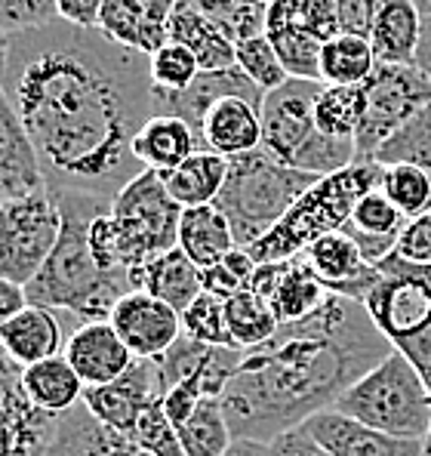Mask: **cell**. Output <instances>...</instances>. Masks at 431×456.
Returning a JSON list of instances; mask_svg holds the SVG:
<instances>
[{
  "label": "cell",
  "mask_w": 431,
  "mask_h": 456,
  "mask_svg": "<svg viewBox=\"0 0 431 456\" xmlns=\"http://www.w3.org/2000/svg\"><path fill=\"white\" fill-rule=\"evenodd\" d=\"M0 86L35 142L46 191L111 204L145 173L133 142L158 114L148 56L59 19L10 37Z\"/></svg>",
  "instance_id": "obj_1"
},
{
  "label": "cell",
  "mask_w": 431,
  "mask_h": 456,
  "mask_svg": "<svg viewBox=\"0 0 431 456\" xmlns=\"http://www.w3.org/2000/svg\"><path fill=\"white\" fill-rule=\"evenodd\" d=\"M392 352L367 305L329 293L318 312L281 324L272 339L244 352L222 395L232 435L272 444L278 435L333 411Z\"/></svg>",
  "instance_id": "obj_2"
},
{
  "label": "cell",
  "mask_w": 431,
  "mask_h": 456,
  "mask_svg": "<svg viewBox=\"0 0 431 456\" xmlns=\"http://www.w3.org/2000/svg\"><path fill=\"white\" fill-rule=\"evenodd\" d=\"M53 198L62 213V232H59V244L50 253L46 265L25 287L28 305L69 312L80 324L108 321L118 299L133 290L124 278L105 274L90 250V225L96 223V216L111 210V204L74 191L53 194Z\"/></svg>",
  "instance_id": "obj_3"
},
{
  "label": "cell",
  "mask_w": 431,
  "mask_h": 456,
  "mask_svg": "<svg viewBox=\"0 0 431 456\" xmlns=\"http://www.w3.org/2000/svg\"><path fill=\"white\" fill-rule=\"evenodd\" d=\"M382 185V167L376 160H354L352 167L339 173L321 176L312 185L272 232L250 247V256L256 265L281 263V259L302 256L314 240L323 234L342 232L352 219L354 207L363 194Z\"/></svg>",
  "instance_id": "obj_4"
},
{
  "label": "cell",
  "mask_w": 431,
  "mask_h": 456,
  "mask_svg": "<svg viewBox=\"0 0 431 456\" xmlns=\"http://www.w3.org/2000/svg\"><path fill=\"white\" fill-rule=\"evenodd\" d=\"M321 90V80L289 77L284 86L265 93L259 109L262 149L281 164L318 179L346 170L358 160L352 139L323 136L314 124V102Z\"/></svg>",
  "instance_id": "obj_5"
},
{
  "label": "cell",
  "mask_w": 431,
  "mask_h": 456,
  "mask_svg": "<svg viewBox=\"0 0 431 456\" xmlns=\"http://www.w3.org/2000/svg\"><path fill=\"white\" fill-rule=\"evenodd\" d=\"M314 183L318 176L281 164L259 145L250 154L228 160V176L216 198V207L225 213L238 247L250 250L256 240L265 238L287 216L289 207Z\"/></svg>",
  "instance_id": "obj_6"
},
{
  "label": "cell",
  "mask_w": 431,
  "mask_h": 456,
  "mask_svg": "<svg viewBox=\"0 0 431 456\" xmlns=\"http://www.w3.org/2000/svg\"><path fill=\"white\" fill-rule=\"evenodd\" d=\"M333 411L379 428L394 438L428 441L431 435V395L422 373L392 352L382 364H376L367 377H361L336 401Z\"/></svg>",
  "instance_id": "obj_7"
},
{
  "label": "cell",
  "mask_w": 431,
  "mask_h": 456,
  "mask_svg": "<svg viewBox=\"0 0 431 456\" xmlns=\"http://www.w3.org/2000/svg\"><path fill=\"white\" fill-rule=\"evenodd\" d=\"M118 234V253L124 272L133 274L142 268L148 259L173 250L179 240L182 207L170 198L160 173L145 170L126 185L108 210Z\"/></svg>",
  "instance_id": "obj_8"
},
{
  "label": "cell",
  "mask_w": 431,
  "mask_h": 456,
  "mask_svg": "<svg viewBox=\"0 0 431 456\" xmlns=\"http://www.w3.org/2000/svg\"><path fill=\"white\" fill-rule=\"evenodd\" d=\"M376 268L379 284L363 305L394 352H403L431 330V268L403 263L394 253Z\"/></svg>",
  "instance_id": "obj_9"
},
{
  "label": "cell",
  "mask_w": 431,
  "mask_h": 456,
  "mask_svg": "<svg viewBox=\"0 0 431 456\" xmlns=\"http://www.w3.org/2000/svg\"><path fill=\"white\" fill-rule=\"evenodd\" d=\"M62 213L50 191L0 200V278L28 287L59 244Z\"/></svg>",
  "instance_id": "obj_10"
},
{
  "label": "cell",
  "mask_w": 431,
  "mask_h": 456,
  "mask_svg": "<svg viewBox=\"0 0 431 456\" xmlns=\"http://www.w3.org/2000/svg\"><path fill=\"white\" fill-rule=\"evenodd\" d=\"M363 99L367 109L354 136V151L358 160H373V154L431 102V77L416 65L379 62L363 80Z\"/></svg>",
  "instance_id": "obj_11"
},
{
  "label": "cell",
  "mask_w": 431,
  "mask_h": 456,
  "mask_svg": "<svg viewBox=\"0 0 431 456\" xmlns=\"http://www.w3.org/2000/svg\"><path fill=\"white\" fill-rule=\"evenodd\" d=\"M56 419L25 398L22 367L0 348V456H46Z\"/></svg>",
  "instance_id": "obj_12"
},
{
  "label": "cell",
  "mask_w": 431,
  "mask_h": 456,
  "mask_svg": "<svg viewBox=\"0 0 431 456\" xmlns=\"http://www.w3.org/2000/svg\"><path fill=\"white\" fill-rule=\"evenodd\" d=\"M240 358H244L240 348L207 346V342H198L182 333L176 346L154 364H158L160 388L188 386L200 398H222L234 370H238Z\"/></svg>",
  "instance_id": "obj_13"
},
{
  "label": "cell",
  "mask_w": 431,
  "mask_h": 456,
  "mask_svg": "<svg viewBox=\"0 0 431 456\" xmlns=\"http://www.w3.org/2000/svg\"><path fill=\"white\" fill-rule=\"evenodd\" d=\"M108 324L114 327L133 358L158 361L176 346L182 337V314L145 290H130L118 299Z\"/></svg>",
  "instance_id": "obj_14"
},
{
  "label": "cell",
  "mask_w": 431,
  "mask_h": 456,
  "mask_svg": "<svg viewBox=\"0 0 431 456\" xmlns=\"http://www.w3.org/2000/svg\"><path fill=\"white\" fill-rule=\"evenodd\" d=\"M160 395V377L154 361H133V367L105 386H86L80 404L93 413L102 426L130 438L145 407Z\"/></svg>",
  "instance_id": "obj_15"
},
{
  "label": "cell",
  "mask_w": 431,
  "mask_h": 456,
  "mask_svg": "<svg viewBox=\"0 0 431 456\" xmlns=\"http://www.w3.org/2000/svg\"><path fill=\"white\" fill-rule=\"evenodd\" d=\"M250 290L272 308L278 324H293V321L308 318L329 297L321 287V281L314 278V272L308 268L305 256L256 265Z\"/></svg>",
  "instance_id": "obj_16"
},
{
  "label": "cell",
  "mask_w": 431,
  "mask_h": 456,
  "mask_svg": "<svg viewBox=\"0 0 431 456\" xmlns=\"http://www.w3.org/2000/svg\"><path fill=\"white\" fill-rule=\"evenodd\" d=\"M176 0H102L99 31L111 44L151 56L170 40V19Z\"/></svg>",
  "instance_id": "obj_17"
},
{
  "label": "cell",
  "mask_w": 431,
  "mask_h": 456,
  "mask_svg": "<svg viewBox=\"0 0 431 456\" xmlns=\"http://www.w3.org/2000/svg\"><path fill=\"white\" fill-rule=\"evenodd\" d=\"M302 256H305L308 268L321 281L323 290L333 297H348L363 303L370 290L379 284V268L363 259L361 247L346 232L323 234Z\"/></svg>",
  "instance_id": "obj_18"
},
{
  "label": "cell",
  "mask_w": 431,
  "mask_h": 456,
  "mask_svg": "<svg viewBox=\"0 0 431 456\" xmlns=\"http://www.w3.org/2000/svg\"><path fill=\"white\" fill-rule=\"evenodd\" d=\"M40 191H46V179L37 149L16 105L0 86V200L31 198Z\"/></svg>",
  "instance_id": "obj_19"
},
{
  "label": "cell",
  "mask_w": 431,
  "mask_h": 456,
  "mask_svg": "<svg viewBox=\"0 0 431 456\" xmlns=\"http://www.w3.org/2000/svg\"><path fill=\"white\" fill-rule=\"evenodd\" d=\"M305 428L333 456H426V441L394 438L339 411L318 413L305 422Z\"/></svg>",
  "instance_id": "obj_20"
},
{
  "label": "cell",
  "mask_w": 431,
  "mask_h": 456,
  "mask_svg": "<svg viewBox=\"0 0 431 456\" xmlns=\"http://www.w3.org/2000/svg\"><path fill=\"white\" fill-rule=\"evenodd\" d=\"M62 354L84 386L114 382L118 377H124L133 367V361H136L108 321H86L77 330H71Z\"/></svg>",
  "instance_id": "obj_21"
},
{
  "label": "cell",
  "mask_w": 431,
  "mask_h": 456,
  "mask_svg": "<svg viewBox=\"0 0 431 456\" xmlns=\"http://www.w3.org/2000/svg\"><path fill=\"white\" fill-rule=\"evenodd\" d=\"M225 96H244V99H250V102L262 105L265 93H262L259 86H256L253 80L238 69V65L222 69V71H200L198 80L182 93H158L154 90L158 114H173V118L185 120V124L194 130V136L200 133V120H204L207 109Z\"/></svg>",
  "instance_id": "obj_22"
},
{
  "label": "cell",
  "mask_w": 431,
  "mask_h": 456,
  "mask_svg": "<svg viewBox=\"0 0 431 456\" xmlns=\"http://www.w3.org/2000/svg\"><path fill=\"white\" fill-rule=\"evenodd\" d=\"M259 102L244 96H225L207 109L200 120V149L232 160L250 154L262 145V118Z\"/></svg>",
  "instance_id": "obj_23"
},
{
  "label": "cell",
  "mask_w": 431,
  "mask_h": 456,
  "mask_svg": "<svg viewBox=\"0 0 431 456\" xmlns=\"http://www.w3.org/2000/svg\"><path fill=\"white\" fill-rule=\"evenodd\" d=\"M46 456H151L126 435L102 426L84 404L56 419Z\"/></svg>",
  "instance_id": "obj_24"
},
{
  "label": "cell",
  "mask_w": 431,
  "mask_h": 456,
  "mask_svg": "<svg viewBox=\"0 0 431 456\" xmlns=\"http://www.w3.org/2000/svg\"><path fill=\"white\" fill-rule=\"evenodd\" d=\"M62 321L53 308L25 305L12 321L0 327V348L10 354L12 364L25 367L40 364L46 358H56L65 348Z\"/></svg>",
  "instance_id": "obj_25"
},
{
  "label": "cell",
  "mask_w": 431,
  "mask_h": 456,
  "mask_svg": "<svg viewBox=\"0 0 431 456\" xmlns=\"http://www.w3.org/2000/svg\"><path fill=\"white\" fill-rule=\"evenodd\" d=\"M403 225H407V216L386 198V191L373 189L358 200L352 219L342 232L361 247L363 259L370 265H379L382 259L394 253Z\"/></svg>",
  "instance_id": "obj_26"
},
{
  "label": "cell",
  "mask_w": 431,
  "mask_h": 456,
  "mask_svg": "<svg viewBox=\"0 0 431 456\" xmlns=\"http://www.w3.org/2000/svg\"><path fill=\"white\" fill-rule=\"evenodd\" d=\"M133 290H145L148 297L160 299V303H167L182 314L204 293V281H200V268L179 247H173V250L148 259L133 274Z\"/></svg>",
  "instance_id": "obj_27"
},
{
  "label": "cell",
  "mask_w": 431,
  "mask_h": 456,
  "mask_svg": "<svg viewBox=\"0 0 431 456\" xmlns=\"http://www.w3.org/2000/svg\"><path fill=\"white\" fill-rule=\"evenodd\" d=\"M265 37L272 40L281 65L296 80H321V50L323 44L312 37L299 22L289 0H274L265 16Z\"/></svg>",
  "instance_id": "obj_28"
},
{
  "label": "cell",
  "mask_w": 431,
  "mask_h": 456,
  "mask_svg": "<svg viewBox=\"0 0 431 456\" xmlns=\"http://www.w3.org/2000/svg\"><path fill=\"white\" fill-rule=\"evenodd\" d=\"M422 37V12L416 0H379L370 46L376 62L388 65H413Z\"/></svg>",
  "instance_id": "obj_29"
},
{
  "label": "cell",
  "mask_w": 431,
  "mask_h": 456,
  "mask_svg": "<svg viewBox=\"0 0 431 456\" xmlns=\"http://www.w3.org/2000/svg\"><path fill=\"white\" fill-rule=\"evenodd\" d=\"M198 151H204L200 149V139L194 136V130L185 120L173 118V114L148 118L145 126L139 130L136 142H133V154L139 158V164L154 173L176 170L182 160H188Z\"/></svg>",
  "instance_id": "obj_30"
},
{
  "label": "cell",
  "mask_w": 431,
  "mask_h": 456,
  "mask_svg": "<svg viewBox=\"0 0 431 456\" xmlns=\"http://www.w3.org/2000/svg\"><path fill=\"white\" fill-rule=\"evenodd\" d=\"M84 382L74 373V367L65 361V354L46 358L40 364H31L22 370V392L37 411L50 417H65L69 411L84 401Z\"/></svg>",
  "instance_id": "obj_31"
},
{
  "label": "cell",
  "mask_w": 431,
  "mask_h": 456,
  "mask_svg": "<svg viewBox=\"0 0 431 456\" xmlns=\"http://www.w3.org/2000/svg\"><path fill=\"white\" fill-rule=\"evenodd\" d=\"M176 247L198 268H207L219 263L222 256H228L232 250H238V240H234V232L228 225L225 213L216 204H207L182 210Z\"/></svg>",
  "instance_id": "obj_32"
},
{
  "label": "cell",
  "mask_w": 431,
  "mask_h": 456,
  "mask_svg": "<svg viewBox=\"0 0 431 456\" xmlns=\"http://www.w3.org/2000/svg\"><path fill=\"white\" fill-rule=\"evenodd\" d=\"M170 40L182 44L198 59L200 71H222L234 65V40L182 0H176V10L170 19Z\"/></svg>",
  "instance_id": "obj_33"
},
{
  "label": "cell",
  "mask_w": 431,
  "mask_h": 456,
  "mask_svg": "<svg viewBox=\"0 0 431 456\" xmlns=\"http://www.w3.org/2000/svg\"><path fill=\"white\" fill-rule=\"evenodd\" d=\"M225 176H228V160L213 151H198L188 160H182L176 170L160 173L167 191H170V198L176 200L182 210L216 204L222 185H225Z\"/></svg>",
  "instance_id": "obj_34"
},
{
  "label": "cell",
  "mask_w": 431,
  "mask_h": 456,
  "mask_svg": "<svg viewBox=\"0 0 431 456\" xmlns=\"http://www.w3.org/2000/svg\"><path fill=\"white\" fill-rule=\"evenodd\" d=\"M376 53L370 40L336 35L323 44L321 50V84L327 86H361L363 80L373 75Z\"/></svg>",
  "instance_id": "obj_35"
},
{
  "label": "cell",
  "mask_w": 431,
  "mask_h": 456,
  "mask_svg": "<svg viewBox=\"0 0 431 456\" xmlns=\"http://www.w3.org/2000/svg\"><path fill=\"white\" fill-rule=\"evenodd\" d=\"M185 456H225L234 435L228 426L222 398H200L194 413L176 428Z\"/></svg>",
  "instance_id": "obj_36"
},
{
  "label": "cell",
  "mask_w": 431,
  "mask_h": 456,
  "mask_svg": "<svg viewBox=\"0 0 431 456\" xmlns=\"http://www.w3.org/2000/svg\"><path fill=\"white\" fill-rule=\"evenodd\" d=\"M363 109H367V99H363V84L361 86H327L323 84L318 102H314V124L323 136L333 139H352L358 136Z\"/></svg>",
  "instance_id": "obj_37"
},
{
  "label": "cell",
  "mask_w": 431,
  "mask_h": 456,
  "mask_svg": "<svg viewBox=\"0 0 431 456\" xmlns=\"http://www.w3.org/2000/svg\"><path fill=\"white\" fill-rule=\"evenodd\" d=\"M225 321L234 348H240V352L259 348L262 342H268L281 330L274 312L253 290H244L238 297L225 299Z\"/></svg>",
  "instance_id": "obj_38"
},
{
  "label": "cell",
  "mask_w": 431,
  "mask_h": 456,
  "mask_svg": "<svg viewBox=\"0 0 431 456\" xmlns=\"http://www.w3.org/2000/svg\"><path fill=\"white\" fill-rule=\"evenodd\" d=\"M373 160L379 167L410 164V167H422V170L431 173V102L416 114L413 120H407V124L373 154Z\"/></svg>",
  "instance_id": "obj_39"
},
{
  "label": "cell",
  "mask_w": 431,
  "mask_h": 456,
  "mask_svg": "<svg viewBox=\"0 0 431 456\" xmlns=\"http://www.w3.org/2000/svg\"><path fill=\"white\" fill-rule=\"evenodd\" d=\"M382 191L407 219L431 213V173L422 167L394 164L382 167Z\"/></svg>",
  "instance_id": "obj_40"
},
{
  "label": "cell",
  "mask_w": 431,
  "mask_h": 456,
  "mask_svg": "<svg viewBox=\"0 0 431 456\" xmlns=\"http://www.w3.org/2000/svg\"><path fill=\"white\" fill-rule=\"evenodd\" d=\"M182 4H188L200 16H207L210 22L219 25L234 44L256 35H265L268 6H244L238 0H182Z\"/></svg>",
  "instance_id": "obj_41"
},
{
  "label": "cell",
  "mask_w": 431,
  "mask_h": 456,
  "mask_svg": "<svg viewBox=\"0 0 431 456\" xmlns=\"http://www.w3.org/2000/svg\"><path fill=\"white\" fill-rule=\"evenodd\" d=\"M234 65H238V69L244 71L262 93L278 90V86H284L289 80V75L278 59V53H274L272 40L265 35L238 40V44H234Z\"/></svg>",
  "instance_id": "obj_42"
},
{
  "label": "cell",
  "mask_w": 431,
  "mask_h": 456,
  "mask_svg": "<svg viewBox=\"0 0 431 456\" xmlns=\"http://www.w3.org/2000/svg\"><path fill=\"white\" fill-rule=\"evenodd\" d=\"M148 71H151V84L158 93H182L198 80L200 65L182 44L167 40L158 53L148 56Z\"/></svg>",
  "instance_id": "obj_43"
},
{
  "label": "cell",
  "mask_w": 431,
  "mask_h": 456,
  "mask_svg": "<svg viewBox=\"0 0 431 456\" xmlns=\"http://www.w3.org/2000/svg\"><path fill=\"white\" fill-rule=\"evenodd\" d=\"M253 272H256L253 256L244 250V247H238V250H232L228 256H222L219 263L200 268L204 293H210V297H216V299H222V303H225V299L238 297V293L250 290Z\"/></svg>",
  "instance_id": "obj_44"
},
{
  "label": "cell",
  "mask_w": 431,
  "mask_h": 456,
  "mask_svg": "<svg viewBox=\"0 0 431 456\" xmlns=\"http://www.w3.org/2000/svg\"><path fill=\"white\" fill-rule=\"evenodd\" d=\"M182 333L198 342H207V346L234 348L232 333H228V321H225V303L210 297V293H200V297L182 312Z\"/></svg>",
  "instance_id": "obj_45"
},
{
  "label": "cell",
  "mask_w": 431,
  "mask_h": 456,
  "mask_svg": "<svg viewBox=\"0 0 431 456\" xmlns=\"http://www.w3.org/2000/svg\"><path fill=\"white\" fill-rule=\"evenodd\" d=\"M130 438L151 456H185L176 428H173V422L167 419L164 398H160V395L145 407V413L139 417Z\"/></svg>",
  "instance_id": "obj_46"
},
{
  "label": "cell",
  "mask_w": 431,
  "mask_h": 456,
  "mask_svg": "<svg viewBox=\"0 0 431 456\" xmlns=\"http://www.w3.org/2000/svg\"><path fill=\"white\" fill-rule=\"evenodd\" d=\"M50 22H59L56 0H0V31L10 37L44 28Z\"/></svg>",
  "instance_id": "obj_47"
},
{
  "label": "cell",
  "mask_w": 431,
  "mask_h": 456,
  "mask_svg": "<svg viewBox=\"0 0 431 456\" xmlns=\"http://www.w3.org/2000/svg\"><path fill=\"white\" fill-rule=\"evenodd\" d=\"M296 12V22L327 44L329 37L339 35V19H336V0H289Z\"/></svg>",
  "instance_id": "obj_48"
},
{
  "label": "cell",
  "mask_w": 431,
  "mask_h": 456,
  "mask_svg": "<svg viewBox=\"0 0 431 456\" xmlns=\"http://www.w3.org/2000/svg\"><path fill=\"white\" fill-rule=\"evenodd\" d=\"M394 256H401L403 263L431 268V213L407 219L401 238H397Z\"/></svg>",
  "instance_id": "obj_49"
},
{
  "label": "cell",
  "mask_w": 431,
  "mask_h": 456,
  "mask_svg": "<svg viewBox=\"0 0 431 456\" xmlns=\"http://www.w3.org/2000/svg\"><path fill=\"white\" fill-rule=\"evenodd\" d=\"M379 12V0H336V19H339V35H352L370 40Z\"/></svg>",
  "instance_id": "obj_50"
},
{
  "label": "cell",
  "mask_w": 431,
  "mask_h": 456,
  "mask_svg": "<svg viewBox=\"0 0 431 456\" xmlns=\"http://www.w3.org/2000/svg\"><path fill=\"white\" fill-rule=\"evenodd\" d=\"M272 456H333V453L323 451L318 441L312 438V432L305 426H299L272 441Z\"/></svg>",
  "instance_id": "obj_51"
},
{
  "label": "cell",
  "mask_w": 431,
  "mask_h": 456,
  "mask_svg": "<svg viewBox=\"0 0 431 456\" xmlns=\"http://www.w3.org/2000/svg\"><path fill=\"white\" fill-rule=\"evenodd\" d=\"M59 19L74 28H99V12L102 0H56Z\"/></svg>",
  "instance_id": "obj_52"
},
{
  "label": "cell",
  "mask_w": 431,
  "mask_h": 456,
  "mask_svg": "<svg viewBox=\"0 0 431 456\" xmlns=\"http://www.w3.org/2000/svg\"><path fill=\"white\" fill-rule=\"evenodd\" d=\"M25 305H28V293H25V287L0 278V327H4L6 321L16 318Z\"/></svg>",
  "instance_id": "obj_53"
},
{
  "label": "cell",
  "mask_w": 431,
  "mask_h": 456,
  "mask_svg": "<svg viewBox=\"0 0 431 456\" xmlns=\"http://www.w3.org/2000/svg\"><path fill=\"white\" fill-rule=\"evenodd\" d=\"M225 456H272V444L253 441V438H234Z\"/></svg>",
  "instance_id": "obj_54"
},
{
  "label": "cell",
  "mask_w": 431,
  "mask_h": 456,
  "mask_svg": "<svg viewBox=\"0 0 431 456\" xmlns=\"http://www.w3.org/2000/svg\"><path fill=\"white\" fill-rule=\"evenodd\" d=\"M416 69L422 75L431 77V16L422 19V37H419V50H416Z\"/></svg>",
  "instance_id": "obj_55"
},
{
  "label": "cell",
  "mask_w": 431,
  "mask_h": 456,
  "mask_svg": "<svg viewBox=\"0 0 431 456\" xmlns=\"http://www.w3.org/2000/svg\"><path fill=\"white\" fill-rule=\"evenodd\" d=\"M6 56H10V35H6V31H0V75H4Z\"/></svg>",
  "instance_id": "obj_56"
},
{
  "label": "cell",
  "mask_w": 431,
  "mask_h": 456,
  "mask_svg": "<svg viewBox=\"0 0 431 456\" xmlns=\"http://www.w3.org/2000/svg\"><path fill=\"white\" fill-rule=\"evenodd\" d=\"M416 6H419L422 19H428V16H431V0H416Z\"/></svg>",
  "instance_id": "obj_57"
},
{
  "label": "cell",
  "mask_w": 431,
  "mask_h": 456,
  "mask_svg": "<svg viewBox=\"0 0 431 456\" xmlns=\"http://www.w3.org/2000/svg\"><path fill=\"white\" fill-rule=\"evenodd\" d=\"M238 4H244V6H272L274 0H238Z\"/></svg>",
  "instance_id": "obj_58"
},
{
  "label": "cell",
  "mask_w": 431,
  "mask_h": 456,
  "mask_svg": "<svg viewBox=\"0 0 431 456\" xmlns=\"http://www.w3.org/2000/svg\"><path fill=\"white\" fill-rule=\"evenodd\" d=\"M426 456H431V451H428V447H426Z\"/></svg>",
  "instance_id": "obj_59"
}]
</instances>
